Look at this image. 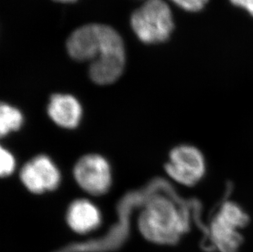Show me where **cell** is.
<instances>
[{
	"label": "cell",
	"mask_w": 253,
	"mask_h": 252,
	"mask_svg": "<svg viewBox=\"0 0 253 252\" xmlns=\"http://www.w3.org/2000/svg\"><path fill=\"white\" fill-rule=\"evenodd\" d=\"M165 169L168 176L175 183L191 187L202 180L205 174V158L194 146H176L169 152Z\"/></svg>",
	"instance_id": "5"
},
{
	"label": "cell",
	"mask_w": 253,
	"mask_h": 252,
	"mask_svg": "<svg viewBox=\"0 0 253 252\" xmlns=\"http://www.w3.org/2000/svg\"><path fill=\"white\" fill-rule=\"evenodd\" d=\"M47 112L51 121L66 129L77 128L82 122L83 108L76 97L66 93L51 96Z\"/></svg>",
	"instance_id": "8"
},
{
	"label": "cell",
	"mask_w": 253,
	"mask_h": 252,
	"mask_svg": "<svg viewBox=\"0 0 253 252\" xmlns=\"http://www.w3.org/2000/svg\"><path fill=\"white\" fill-rule=\"evenodd\" d=\"M17 167V162L14 155L4 147L0 152V174L2 177H8L13 174Z\"/></svg>",
	"instance_id": "11"
},
{
	"label": "cell",
	"mask_w": 253,
	"mask_h": 252,
	"mask_svg": "<svg viewBox=\"0 0 253 252\" xmlns=\"http://www.w3.org/2000/svg\"><path fill=\"white\" fill-rule=\"evenodd\" d=\"M66 219L72 230L78 233H86L100 225L102 214L93 202L82 198L71 203L67 208Z\"/></svg>",
	"instance_id": "9"
},
{
	"label": "cell",
	"mask_w": 253,
	"mask_h": 252,
	"mask_svg": "<svg viewBox=\"0 0 253 252\" xmlns=\"http://www.w3.org/2000/svg\"><path fill=\"white\" fill-rule=\"evenodd\" d=\"M190 212L172 196L159 193L151 197L140 210L138 226L152 243L169 245L177 243L189 230Z\"/></svg>",
	"instance_id": "1"
},
{
	"label": "cell",
	"mask_w": 253,
	"mask_h": 252,
	"mask_svg": "<svg viewBox=\"0 0 253 252\" xmlns=\"http://www.w3.org/2000/svg\"><path fill=\"white\" fill-rule=\"evenodd\" d=\"M53 1L59 2H76L77 0H53Z\"/></svg>",
	"instance_id": "14"
},
{
	"label": "cell",
	"mask_w": 253,
	"mask_h": 252,
	"mask_svg": "<svg viewBox=\"0 0 253 252\" xmlns=\"http://www.w3.org/2000/svg\"><path fill=\"white\" fill-rule=\"evenodd\" d=\"M20 179L29 192L42 194L57 189L62 181V174L50 157L38 155L22 167Z\"/></svg>",
	"instance_id": "7"
},
{
	"label": "cell",
	"mask_w": 253,
	"mask_h": 252,
	"mask_svg": "<svg viewBox=\"0 0 253 252\" xmlns=\"http://www.w3.org/2000/svg\"><path fill=\"white\" fill-rule=\"evenodd\" d=\"M248 222L249 216L240 206L225 201L204 227V248L210 252H239L243 243L240 232Z\"/></svg>",
	"instance_id": "3"
},
{
	"label": "cell",
	"mask_w": 253,
	"mask_h": 252,
	"mask_svg": "<svg viewBox=\"0 0 253 252\" xmlns=\"http://www.w3.org/2000/svg\"><path fill=\"white\" fill-rule=\"evenodd\" d=\"M232 4L246 10L253 17V0H229Z\"/></svg>",
	"instance_id": "13"
},
{
	"label": "cell",
	"mask_w": 253,
	"mask_h": 252,
	"mask_svg": "<svg viewBox=\"0 0 253 252\" xmlns=\"http://www.w3.org/2000/svg\"><path fill=\"white\" fill-rule=\"evenodd\" d=\"M131 26L143 43L164 42L174 29L171 10L163 0H148L133 12Z\"/></svg>",
	"instance_id": "4"
},
{
	"label": "cell",
	"mask_w": 253,
	"mask_h": 252,
	"mask_svg": "<svg viewBox=\"0 0 253 252\" xmlns=\"http://www.w3.org/2000/svg\"><path fill=\"white\" fill-rule=\"evenodd\" d=\"M24 123V117L17 107L2 103L0 107V133L2 137L19 130Z\"/></svg>",
	"instance_id": "10"
},
{
	"label": "cell",
	"mask_w": 253,
	"mask_h": 252,
	"mask_svg": "<svg viewBox=\"0 0 253 252\" xmlns=\"http://www.w3.org/2000/svg\"><path fill=\"white\" fill-rule=\"evenodd\" d=\"M73 177L80 188L92 196L108 193L113 182L110 163L102 155L95 153L84 155L77 161Z\"/></svg>",
	"instance_id": "6"
},
{
	"label": "cell",
	"mask_w": 253,
	"mask_h": 252,
	"mask_svg": "<svg viewBox=\"0 0 253 252\" xmlns=\"http://www.w3.org/2000/svg\"><path fill=\"white\" fill-rule=\"evenodd\" d=\"M174 4L188 12H196L203 9L208 0H170Z\"/></svg>",
	"instance_id": "12"
},
{
	"label": "cell",
	"mask_w": 253,
	"mask_h": 252,
	"mask_svg": "<svg viewBox=\"0 0 253 252\" xmlns=\"http://www.w3.org/2000/svg\"><path fill=\"white\" fill-rule=\"evenodd\" d=\"M67 52L73 59L91 63L126 60L124 43L116 30L103 24H88L67 39Z\"/></svg>",
	"instance_id": "2"
}]
</instances>
